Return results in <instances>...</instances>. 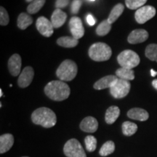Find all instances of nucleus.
Listing matches in <instances>:
<instances>
[{"label": "nucleus", "mask_w": 157, "mask_h": 157, "mask_svg": "<svg viewBox=\"0 0 157 157\" xmlns=\"http://www.w3.org/2000/svg\"><path fill=\"white\" fill-rule=\"evenodd\" d=\"M78 40L73 36H62L58 39L57 44L59 46L66 48H71L76 47L78 44Z\"/></svg>", "instance_id": "obj_20"}, {"label": "nucleus", "mask_w": 157, "mask_h": 157, "mask_svg": "<svg viewBox=\"0 0 157 157\" xmlns=\"http://www.w3.org/2000/svg\"><path fill=\"white\" fill-rule=\"evenodd\" d=\"M119 115H120V109H119V107L116 106V105H112V106L109 107L105 112V122L109 124H112L117 121Z\"/></svg>", "instance_id": "obj_19"}, {"label": "nucleus", "mask_w": 157, "mask_h": 157, "mask_svg": "<svg viewBox=\"0 0 157 157\" xmlns=\"http://www.w3.org/2000/svg\"><path fill=\"white\" fill-rule=\"evenodd\" d=\"M32 23L33 18L29 15L26 14V13H21V14L19 15L18 17H17V27H18L20 29H22V30L26 29L29 25L32 24Z\"/></svg>", "instance_id": "obj_21"}, {"label": "nucleus", "mask_w": 157, "mask_h": 157, "mask_svg": "<svg viewBox=\"0 0 157 157\" xmlns=\"http://www.w3.org/2000/svg\"><path fill=\"white\" fill-rule=\"evenodd\" d=\"M44 93L52 101H62L69 97L71 90L67 84L60 80H56L45 86Z\"/></svg>", "instance_id": "obj_1"}, {"label": "nucleus", "mask_w": 157, "mask_h": 157, "mask_svg": "<svg viewBox=\"0 0 157 157\" xmlns=\"http://www.w3.org/2000/svg\"><path fill=\"white\" fill-rule=\"evenodd\" d=\"M116 75L121 79L130 81L135 78V72L132 69H128L125 68H119L116 71Z\"/></svg>", "instance_id": "obj_23"}, {"label": "nucleus", "mask_w": 157, "mask_h": 157, "mask_svg": "<svg viewBox=\"0 0 157 157\" xmlns=\"http://www.w3.org/2000/svg\"><path fill=\"white\" fill-rule=\"evenodd\" d=\"M148 39V33L144 29H136L129 34L127 41L129 44H138L144 42Z\"/></svg>", "instance_id": "obj_12"}, {"label": "nucleus", "mask_w": 157, "mask_h": 157, "mask_svg": "<svg viewBox=\"0 0 157 157\" xmlns=\"http://www.w3.org/2000/svg\"><path fill=\"white\" fill-rule=\"evenodd\" d=\"M46 0H34L27 7V11L29 14H35L38 13L43 6L44 5Z\"/></svg>", "instance_id": "obj_27"}, {"label": "nucleus", "mask_w": 157, "mask_h": 157, "mask_svg": "<svg viewBox=\"0 0 157 157\" xmlns=\"http://www.w3.org/2000/svg\"><path fill=\"white\" fill-rule=\"evenodd\" d=\"M67 19V15L66 13L61 10V9L55 10L51 16V22H52L53 27L58 29L64 24Z\"/></svg>", "instance_id": "obj_16"}, {"label": "nucleus", "mask_w": 157, "mask_h": 157, "mask_svg": "<svg viewBox=\"0 0 157 157\" xmlns=\"http://www.w3.org/2000/svg\"><path fill=\"white\" fill-rule=\"evenodd\" d=\"M69 29L72 36L76 39L82 38L84 34V29L82 20L78 17L74 16L69 21Z\"/></svg>", "instance_id": "obj_10"}, {"label": "nucleus", "mask_w": 157, "mask_h": 157, "mask_svg": "<svg viewBox=\"0 0 157 157\" xmlns=\"http://www.w3.org/2000/svg\"><path fill=\"white\" fill-rule=\"evenodd\" d=\"M31 120L35 124L44 128H51L56 124L57 117L53 111L46 107L39 108L31 114Z\"/></svg>", "instance_id": "obj_2"}, {"label": "nucleus", "mask_w": 157, "mask_h": 157, "mask_svg": "<svg viewBox=\"0 0 157 157\" xmlns=\"http://www.w3.org/2000/svg\"><path fill=\"white\" fill-rule=\"evenodd\" d=\"M36 27L39 32L45 37H50L53 34V25L45 17L41 16L38 17L36 22Z\"/></svg>", "instance_id": "obj_9"}, {"label": "nucleus", "mask_w": 157, "mask_h": 157, "mask_svg": "<svg viewBox=\"0 0 157 157\" xmlns=\"http://www.w3.org/2000/svg\"><path fill=\"white\" fill-rule=\"evenodd\" d=\"M111 29V24L108 22L107 20L102 21V22L98 25V26L96 29V34L98 36H105L110 32Z\"/></svg>", "instance_id": "obj_26"}, {"label": "nucleus", "mask_w": 157, "mask_h": 157, "mask_svg": "<svg viewBox=\"0 0 157 157\" xmlns=\"http://www.w3.org/2000/svg\"><path fill=\"white\" fill-rule=\"evenodd\" d=\"M147 0H125L126 6L130 10H138L146 3Z\"/></svg>", "instance_id": "obj_30"}, {"label": "nucleus", "mask_w": 157, "mask_h": 157, "mask_svg": "<svg viewBox=\"0 0 157 157\" xmlns=\"http://www.w3.org/2000/svg\"><path fill=\"white\" fill-rule=\"evenodd\" d=\"M156 9L152 6H143L135 12V20L140 24H143L150 19L153 18L156 15Z\"/></svg>", "instance_id": "obj_8"}, {"label": "nucleus", "mask_w": 157, "mask_h": 157, "mask_svg": "<svg viewBox=\"0 0 157 157\" xmlns=\"http://www.w3.org/2000/svg\"><path fill=\"white\" fill-rule=\"evenodd\" d=\"M131 88L129 81L119 78L115 84L110 88V93L114 98L121 99L128 95Z\"/></svg>", "instance_id": "obj_7"}, {"label": "nucleus", "mask_w": 157, "mask_h": 157, "mask_svg": "<svg viewBox=\"0 0 157 157\" xmlns=\"http://www.w3.org/2000/svg\"><path fill=\"white\" fill-rule=\"evenodd\" d=\"M152 85L153 87L157 90V79H154V81L152 82Z\"/></svg>", "instance_id": "obj_35"}, {"label": "nucleus", "mask_w": 157, "mask_h": 157, "mask_svg": "<svg viewBox=\"0 0 157 157\" xmlns=\"http://www.w3.org/2000/svg\"><path fill=\"white\" fill-rule=\"evenodd\" d=\"M145 54L149 60L157 62V44H151L148 45L145 51Z\"/></svg>", "instance_id": "obj_28"}, {"label": "nucleus", "mask_w": 157, "mask_h": 157, "mask_svg": "<svg viewBox=\"0 0 157 157\" xmlns=\"http://www.w3.org/2000/svg\"><path fill=\"white\" fill-rule=\"evenodd\" d=\"M151 75L153 77H154V76H156L157 75V71H155L154 70L151 69Z\"/></svg>", "instance_id": "obj_36"}, {"label": "nucleus", "mask_w": 157, "mask_h": 157, "mask_svg": "<svg viewBox=\"0 0 157 157\" xmlns=\"http://www.w3.org/2000/svg\"><path fill=\"white\" fill-rule=\"evenodd\" d=\"M115 151V144L113 141L109 140L102 146L99 151V154L101 156H107L113 154Z\"/></svg>", "instance_id": "obj_25"}, {"label": "nucleus", "mask_w": 157, "mask_h": 157, "mask_svg": "<svg viewBox=\"0 0 157 157\" xmlns=\"http://www.w3.org/2000/svg\"><path fill=\"white\" fill-rule=\"evenodd\" d=\"M112 55V50L109 45L103 42L92 44L89 49V56L96 62H103L109 60Z\"/></svg>", "instance_id": "obj_3"}, {"label": "nucleus", "mask_w": 157, "mask_h": 157, "mask_svg": "<svg viewBox=\"0 0 157 157\" xmlns=\"http://www.w3.org/2000/svg\"><path fill=\"white\" fill-rule=\"evenodd\" d=\"M90 1H93H93H95V0H90Z\"/></svg>", "instance_id": "obj_39"}, {"label": "nucleus", "mask_w": 157, "mask_h": 157, "mask_svg": "<svg viewBox=\"0 0 157 157\" xmlns=\"http://www.w3.org/2000/svg\"><path fill=\"white\" fill-rule=\"evenodd\" d=\"M87 22L90 25H94L96 23V20L94 18L93 16L92 15L89 14L87 16Z\"/></svg>", "instance_id": "obj_34"}, {"label": "nucleus", "mask_w": 157, "mask_h": 157, "mask_svg": "<svg viewBox=\"0 0 157 157\" xmlns=\"http://www.w3.org/2000/svg\"><path fill=\"white\" fill-rule=\"evenodd\" d=\"M10 17L8 13L3 7H0V24L1 25H7L9 23Z\"/></svg>", "instance_id": "obj_31"}, {"label": "nucleus", "mask_w": 157, "mask_h": 157, "mask_svg": "<svg viewBox=\"0 0 157 157\" xmlns=\"http://www.w3.org/2000/svg\"><path fill=\"white\" fill-rule=\"evenodd\" d=\"M14 143V137L12 134L2 135L0 136V154H3L7 152L13 146Z\"/></svg>", "instance_id": "obj_17"}, {"label": "nucleus", "mask_w": 157, "mask_h": 157, "mask_svg": "<svg viewBox=\"0 0 157 157\" xmlns=\"http://www.w3.org/2000/svg\"><path fill=\"white\" fill-rule=\"evenodd\" d=\"M117 61L121 68L132 69L140 63V59L138 55L130 50H124L117 57Z\"/></svg>", "instance_id": "obj_5"}, {"label": "nucleus", "mask_w": 157, "mask_h": 157, "mask_svg": "<svg viewBox=\"0 0 157 157\" xmlns=\"http://www.w3.org/2000/svg\"><path fill=\"white\" fill-rule=\"evenodd\" d=\"M34 76V71L31 66H27L22 71L20 74L17 84L21 88H25L30 85L33 81Z\"/></svg>", "instance_id": "obj_11"}, {"label": "nucleus", "mask_w": 157, "mask_h": 157, "mask_svg": "<svg viewBox=\"0 0 157 157\" xmlns=\"http://www.w3.org/2000/svg\"><path fill=\"white\" fill-rule=\"evenodd\" d=\"M23 157H28V156H23Z\"/></svg>", "instance_id": "obj_40"}, {"label": "nucleus", "mask_w": 157, "mask_h": 157, "mask_svg": "<svg viewBox=\"0 0 157 157\" xmlns=\"http://www.w3.org/2000/svg\"><path fill=\"white\" fill-rule=\"evenodd\" d=\"M119 78L117 76L114 75H109L100 78L98 81H97L94 84L93 87L95 90H104L106 88H111L112 86L115 84L116 82Z\"/></svg>", "instance_id": "obj_13"}, {"label": "nucleus", "mask_w": 157, "mask_h": 157, "mask_svg": "<svg viewBox=\"0 0 157 157\" xmlns=\"http://www.w3.org/2000/svg\"><path fill=\"white\" fill-rule=\"evenodd\" d=\"M77 66L73 60H66L61 63L56 71V76L60 81L69 82L73 80L77 74Z\"/></svg>", "instance_id": "obj_4"}, {"label": "nucleus", "mask_w": 157, "mask_h": 157, "mask_svg": "<svg viewBox=\"0 0 157 157\" xmlns=\"http://www.w3.org/2000/svg\"><path fill=\"white\" fill-rule=\"evenodd\" d=\"M124 10V6L122 4L119 3L117 4V5H115L113 7L111 13H110V15L109 16V18H108V22H109L110 24H112L115 22L119 18V17L121 16V15L122 14Z\"/></svg>", "instance_id": "obj_22"}, {"label": "nucleus", "mask_w": 157, "mask_h": 157, "mask_svg": "<svg viewBox=\"0 0 157 157\" xmlns=\"http://www.w3.org/2000/svg\"><path fill=\"white\" fill-rule=\"evenodd\" d=\"M84 143L87 151L89 152H93L97 147V139L93 135H87L84 138Z\"/></svg>", "instance_id": "obj_29"}, {"label": "nucleus", "mask_w": 157, "mask_h": 157, "mask_svg": "<svg viewBox=\"0 0 157 157\" xmlns=\"http://www.w3.org/2000/svg\"><path fill=\"white\" fill-rule=\"evenodd\" d=\"M3 93H2V90L0 89V97H2Z\"/></svg>", "instance_id": "obj_37"}, {"label": "nucleus", "mask_w": 157, "mask_h": 157, "mask_svg": "<svg viewBox=\"0 0 157 157\" xmlns=\"http://www.w3.org/2000/svg\"><path fill=\"white\" fill-rule=\"evenodd\" d=\"M80 129L85 132L93 133L97 131L98 122L97 119L93 117H85L80 123Z\"/></svg>", "instance_id": "obj_15"}, {"label": "nucleus", "mask_w": 157, "mask_h": 157, "mask_svg": "<svg viewBox=\"0 0 157 157\" xmlns=\"http://www.w3.org/2000/svg\"><path fill=\"white\" fill-rule=\"evenodd\" d=\"M82 6L81 0H74L71 6V13L74 15H76L79 11Z\"/></svg>", "instance_id": "obj_32"}, {"label": "nucleus", "mask_w": 157, "mask_h": 157, "mask_svg": "<svg viewBox=\"0 0 157 157\" xmlns=\"http://www.w3.org/2000/svg\"><path fill=\"white\" fill-rule=\"evenodd\" d=\"M127 117L135 120L144 121L148 119L149 114L146 110L140 108H134L129 110L127 112Z\"/></svg>", "instance_id": "obj_18"}, {"label": "nucleus", "mask_w": 157, "mask_h": 157, "mask_svg": "<svg viewBox=\"0 0 157 157\" xmlns=\"http://www.w3.org/2000/svg\"><path fill=\"white\" fill-rule=\"evenodd\" d=\"M70 0H56V7L57 9H62L67 7Z\"/></svg>", "instance_id": "obj_33"}, {"label": "nucleus", "mask_w": 157, "mask_h": 157, "mask_svg": "<svg viewBox=\"0 0 157 157\" xmlns=\"http://www.w3.org/2000/svg\"><path fill=\"white\" fill-rule=\"evenodd\" d=\"M123 134L126 136H132L137 132V126L136 124L127 121H124L121 125Z\"/></svg>", "instance_id": "obj_24"}, {"label": "nucleus", "mask_w": 157, "mask_h": 157, "mask_svg": "<svg viewBox=\"0 0 157 157\" xmlns=\"http://www.w3.org/2000/svg\"><path fill=\"white\" fill-rule=\"evenodd\" d=\"M21 58L18 54L13 55L8 60V69L13 76H17L21 73Z\"/></svg>", "instance_id": "obj_14"}, {"label": "nucleus", "mask_w": 157, "mask_h": 157, "mask_svg": "<svg viewBox=\"0 0 157 157\" xmlns=\"http://www.w3.org/2000/svg\"><path fill=\"white\" fill-rule=\"evenodd\" d=\"M25 1H26L27 2H32L34 1V0H25Z\"/></svg>", "instance_id": "obj_38"}, {"label": "nucleus", "mask_w": 157, "mask_h": 157, "mask_svg": "<svg viewBox=\"0 0 157 157\" xmlns=\"http://www.w3.org/2000/svg\"><path fill=\"white\" fill-rule=\"evenodd\" d=\"M63 153L67 157H87L83 147L75 138L70 139L63 147Z\"/></svg>", "instance_id": "obj_6"}]
</instances>
